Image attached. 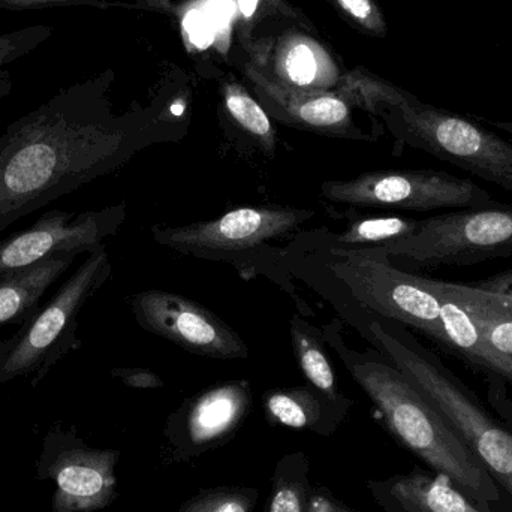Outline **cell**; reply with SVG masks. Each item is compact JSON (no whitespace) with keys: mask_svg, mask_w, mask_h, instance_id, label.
<instances>
[{"mask_svg":"<svg viewBox=\"0 0 512 512\" xmlns=\"http://www.w3.org/2000/svg\"><path fill=\"white\" fill-rule=\"evenodd\" d=\"M125 218V204L83 213L50 210L32 227L0 242V279L59 252L90 254L119 231Z\"/></svg>","mask_w":512,"mask_h":512,"instance_id":"11","label":"cell"},{"mask_svg":"<svg viewBox=\"0 0 512 512\" xmlns=\"http://www.w3.org/2000/svg\"><path fill=\"white\" fill-rule=\"evenodd\" d=\"M313 215L312 210L295 207H239L213 221L183 227H155L152 233L159 245L179 254L234 261L291 236Z\"/></svg>","mask_w":512,"mask_h":512,"instance_id":"8","label":"cell"},{"mask_svg":"<svg viewBox=\"0 0 512 512\" xmlns=\"http://www.w3.org/2000/svg\"><path fill=\"white\" fill-rule=\"evenodd\" d=\"M331 252L340 258L331 264V271L358 303L444 345L442 300L426 285L424 277L397 270L384 256L360 255L340 249H331Z\"/></svg>","mask_w":512,"mask_h":512,"instance_id":"7","label":"cell"},{"mask_svg":"<svg viewBox=\"0 0 512 512\" xmlns=\"http://www.w3.org/2000/svg\"><path fill=\"white\" fill-rule=\"evenodd\" d=\"M87 0H0V9L6 11H41L56 6L77 5Z\"/></svg>","mask_w":512,"mask_h":512,"instance_id":"28","label":"cell"},{"mask_svg":"<svg viewBox=\"0 0 512 512\" xmlns=\"http://www.w3.org/2000/svg\"><path fill=\"white\" fill-rule=\"evenodd\" d=\"M131 307L144 330L192 354L221 360L249 357L248 345L230 325L200 303L176 292H140L131 298Z\"/></svg>","mask_w":512,"mask_h":512,"instance_id":"12","label":"cell"},{"mask_svg":"<svg viewBox=\"0 0 512 512\" xmlns=\"http://www.w3.org/2000/svg\"><path fill=\"white\" fill-rule=\"evenodd\" d=\"M137 149L126 126L108 117L98 83L60 90L0 137V234L119 170Z\"/></svg>","mask_w":512,"mask_h":512,"instance_id":"1","label":"cell"},{"mask_svg":"<svg viewBox=\"0 0 512 512\" xmlns=\"http://www.w3.org/2000/svg\"><path fill=\"white\" fill-rule=\"evenodd\" d=\"M436 294L442 300L441 321L445 334L444 345L471 361L475 366L490 370V372L512 382L511 355L499 352L498 349L490 346L481 337L474 319L460 304L439 292Z\"/></svg>","mask_w":512,"mask_h":512,"instance_id":"16","label":"cell"},{"mask_svg":"<svg viewBox=\"0 0 512 512\" xmlns=\"http://www.w3.org/2000/svg\"><path fill=\"white\" fill-rule=\"evenodd\" d=\"M315 507H318V512H346V511H342V510H337V508H333L331 507V505H327L325 504L324 501H318V504H316V501H315Z\"/></svg>","mask_w":512,"mask_h":512,"instance_id":"33","label":"cell"},{"mask_svg":"<svg viewBox=\"0 0 512 512\" xmlns=\"http://www.w3.org/2000/svg\"><path fill=\"white\" fill-rule=\"evenodd\" d=\"M227 108L236 122L258 140L265 152L273 153L276 147L274 129L258 102L239 90H228Z\"/></svg>","mask_w":512,"mask_h":512,"instance_id":"21","label":"cell"},{"mask_svg":"<svg viewBox=\"0 0 512 512\" xmlns=\"http://www.w3.org/2000/svg\"><path fill=\"white\" fill-rule=\"evenodd\" d=\"M264 406L270 420L292 429H304L321 415L318 399L307 388L273 391L265 396Z\"/></svg>","mask_w":512,"mask_h":512,"instance_id":"20","label":"cell"},{"mask_svg":"<svg viewBox=\"0 0 512 512\" xmlns=\"http://www.w3.org/2000/svg\"><path fill=\"white\" fill-rule=\"evenodd\" d=\"M433 291L456 301L474 319L481 337L499 352L512 357V298L475 286L426 279Z\"/></svg>","mask_w":512,"mask_h":512,"instance_id":"15","label":"cell"},{"mask_svg":"<svg viewBox=\"0 0 512 512\" xmlns=\"http://www.w3.org/2000/svg\"><path fill=\"white\" fill-rule=\"evenodd\" d=\"M110 274V256L104 245L87 254L59 291L0 342V385L29 379L36 387L65 355L80 348L78 315Z\"/></svg>","mask_w":512,"mask_h":512,"instance_id":"3","label":"cell"},{"mask_svg":"<svg viewBox=\"0 0 512 512\" xmlns=\"http://www.w3.org/2000/svg\"><path fill=\"white\" fill-rule=\"evenodd\" d=\"M286 71L295 84L304 86L312 83L316 75V62L312 50L307 45H295L286 59Z\"/></svg>","mask_w":512,"mask_h":512,"instance_id":"25","label":"cell"},{"mask_svg":"<svg viewBox=\"0 0 512 512\" xmlns=\"http://www.w3.org/2000/svg\"><path fill=\"white\" fill-rule=\"evenodd\" d=\"M291 339L298 366L307 381L319 393L330 399H336V378L321 340L313 334L306 322H301L298 318L292 319Z\"/></svg>","mask_w":512,"mask_h":512,"instance_id":"19","label":"cell"},{"mask_svg":"<svg viewBox=\"0 0 512 512\" xmlns=\"http://www.w3.org/2000/svg\"><path fill=\"white\" fill-rule=\"evenodd\" d=\"M119 451L87 447L74 429L57 423L45 433L35 474L54 483L51 512H95L117 496Z\"/></svg>","mask_w":512,"mask_h":512,"instance_id":"9","label":"cell"},{"mask_svg":"<svg viewBox=\"0 0 512 512\" xmlns=\"http://www.w3.org/2000/svg\"><path fill=\"white\" fill-rule=\"evenodd\" d=\"M339 2L349 14L354 15L355 18H360V20L369 18L373 11L370 0H339Z\"/></svg>","mask_w":512,"mask_h":512,"instance_id":"30","label":"cell"},{"mask_svg":"<svg viewBox=\"0 0 512 512\" xmlns=\"http://www.w3.org/2000/svg\"><path fill=\"white\" fill-rule=\"evenodd\" d=\"M14 83H12L11 72L0 68V101L11 93Z\"/></svg>","mask_w":512,"mask_h":512,"instance_id":"31","label":"cell"},{"mask_svg":"<svg viewBox=\"0 0 512 512\" xmlns=\"http://www.w3.org/2000/svg\"><path fill=\"white\" fill-rule=\"evenodd\" d=\"M475 288L512 298V270L489 277V279L477 283Z\"/></svg>","mask_w":512,"mask_h":512,"instance_id":"29","label":"cell"},{"mask_svg":"<svg viewBox=\"0 0 512 512\" xmlns=\"http://www.w3.org/2000/svg\"><path fill=\"white\" fill-rule=\"evenodd\" d=\"M342 251V249H340ZM354 254L388 256L417 267H463L512 255V204L459 210L420 221L417 233Z\"/></svg>","mask_w":512,"mask_h":512,"instance_id":"5","label":"cell"},{"mask_svg":"<svg viewBox=\"0 0 512 512\" xmlns=\"http://www.w3.org/2000/svg\"><path fill=\"white\" fill-rule=\"evenodd\" d=\"M80 254L59 252L38 264L0 279V325H23L42 306L45 292L66 273Z\"/></svg>","mask_w":512,"mask_h":512,"instance_id":"13","label":"cell"},{"mask_svg":"<svg viewBox=\"0 0 512 512\" xmlns=\"http://www.w3.org/2000/svg\"><path fill=\"white\" fill-rule=\"evenodd\" d=\"M375 342L429 402L447 418L483 468L512 496V435L499 426L459 381L426 351L403 342L379 322Z\"/></svg>","mask_w":512,"mask_h":512,"instance_id":"4","label":"cell"},{"mask_svg":"<svg viewBox=\"0 0 512 512\" xmlns=\"http://www.w3.org/2000/svg\"><path fill=\"white\" fill-rule=\"evenodd\" d=\"M499 128L504 129V131L510 132L512 134V123H499Z\"/></svg>","mask_w":512,"mask_h":512,"instance_id":"34","label":"cell"},{"mask_svg":"<svg viewBox=\"0 0 512 512\" xmlns=\"http://www.w3.org/2000/svg\"><path fill=\"white\" fill-rule=\"evenodd\" d=\"M292 113L303 125L316 131L342 132L349 120L348 105L334 96H315L292 105Z\"/></svg>","mask_w":512,"mask_h":512,"instance_id":"22","label":"cell"},{"mask_svg":"<svg viewBox=\"0 0 512 512\" xmlns=\"http://www.w3.org/2000/svg\"><path fill=\"white\" fill-rule=\"evenodd\" d=\"M53 35V29L45 24H33L23 29L0 35V68L27 56L36 50L42 42Z\"/></svg>","mask_w":512,"mask_h":512,"instance_id":"23","label":"cell"},{"mask_svg":"<svg viewBox=\"0 0 512 512\" xmlns=\"http://www.w3.org/2000/svg\"><path fill=\"white\" fill-rule=\"evenodd\" d=\"M258 0H239L240 11L245 17H251L254 14Z\"/></svg>","mask_w":512,"mask_h":512,"instance_id":"32","label":"cell"},{"mask_svg":"<svg viewBox=\"0 0 512 512\" xmlns=\"http://www.w3.org/2000/svg\"><path fill=\"white\" fill-rule=\"evenodd\" d=\"M251 501L242 493H210L188 502L180 512H249Z\"/></svg>","mask_w":512,"mask_h":512,"instance_id":"24","label":"cell"},{"mask_svg":"<svg viewBox=\"0 0 512 512\" xmlns=\"http://www.w3.org/2000/svg\"><path fill=\"white\" fill-rule=\"evenodd\" d=\"M391 493L408 512H489L442 474L415 472L397 480Z\"/></svg>","mask_w":512,"mask_h":512,"instance_id":"17","label":"cell"},{"mask_svg":"<svg viewBox=\"0 0 512 512\" xmlns=\"http://www.w3.org/2000/svg\"><path fill=\"white\" fill-rule=\"evenodd\" d=\"M321 191L331 203L414 212L499 204L472 180L438 170L370 171L351 180L324 182Z\"/></svg>","mask_w":512,"mask_h":512,"instance_id":"6","label":"cell"},{"mask_svg":"<svg viewBox=\"0 0 512 512\" xmlns=\"http://www.w3.org/2000/svg\"><path fill=\"white\" fill-rule=\"evenodd\" d=\"M111 375L132 388H159L164 385L155 372L147 369H114Z\"/></svg>","mask_w":512,"mask_h":512,"instance_id":"27","label":"cell"},{"mask_svg":"<svg viewBox=\"0 0 512 512\" xmlns=\"http://www.w3.org/2000/svg\"><path fill=\"white\" fill-rule=\"evenodd\" d=\"M405 125L406 143L512 194V144L448 114L412 113Z\"/></svg>","mask_w":512,"mask_h":512,"instance_id":"10","label":"cell"},{"mask_svg":"<svg viewBox=\"0 0 512 512\" xmlns=\"http://www.w3.org/2000/svg\"><path fill=\"white\" fill-rule=\"evenodd\" d=\"M511 420H512V418H511Z\"/></svg>","mask_w":512,"mask_h":512,"instance_id":"35","label":"cell"},{"mask_svg":"<svg viewBox=\"0 0 512 512\" xmlns=\"http://www.w3.org/2000/svg\"><path fill=\"white\" fill-rule=\"evenodd\" d=\"M352 378L366 391L397 439L450 478L469 498L481 504L498 502V486L466 447L447 418L397 367L375 361L348 363Z\"/></svg>","mask_w":512,"mask_h":512,"instance_id":"2","label":"cell"},{"mask_svg":"<svg viewBox=\"0 0 512 512\" xmlns=\"http://www.w3.org/2000/svg\"><path fill=\"white\" fill-rule=\"evenodd\" d=\"M251 405L246 381L228 382L201 394L188 411L186 429L195 444H209L240 423Z\"/></svg>","mask_w":512,"mask_h":512,"instance_id":"14","label":"cell"},{"mask_svg":"<svg viewBox=\"0 0 512 512\" xmlns=\"http://www.w3.org/2000/svg\"><path fill=\"white\" fill-rule=\"evenodd\" d=\"M418 219L402 216H379L352 221L342 234L337 236L333 249L355 251V249L379 248L417 233Z\"/></svg>","mask_w":512,"mask_h":512,"instance_id":"18","label":"cell"},{"mask_svg":"<svg viewBox=\"0 0 512 512\" xmlns=\"http://www.w3.org/2000/svg\"><path fill=\"white\" fill-rule=\"evenodd\" d=\"M268 512H304L303 492L295 484H280Z\"/></svg>","mask_w":512,"mask_h":512,"instance_id":"26","label":"cell"}]
</instances>
